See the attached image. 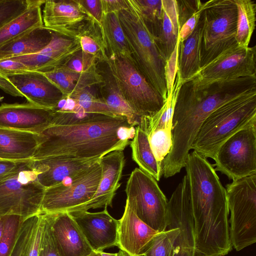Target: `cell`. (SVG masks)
Listing matches in <instances>:
<instances>
[{
    "label": "cell",
    "instance_id": "1",
    "mask_svg": "<svg viewBox=\"0 0 256 256\" xmlns=\"http://www.w3.org/2000/svg\"><path fill=\"white\" fill-rule=\"evenodd\" d=\"M194 220V256H224L232 250L226 189L214 166L196 152L185 165Z\"/></svg>",
    "mask_w": 256,
    "mask_h": 256
},
{
    "label": "cell",
    "instance_id": "2",
    "mask_svg": "<svg viewBox=\"0 0 256 256\" xmlns=\"http://www.w3.org/2000/svg\"><path fill=\"white\" fill-rule=\"evenodd\" d=\"M135 132V126L124 116L88 114L76 124L51 125L38 134L39 144L32 160L100 158L123 150Z\"/></svg>",
    "mask_w": 256,
    "mask_h": 256
},
{
    "label": "cell",
    "instance_id": "3",
    "mask_svg": "<svg viewBox=\"0 0 256 256\" xmlns=\"http://www.w3.org/2000/svg\"><path fill=\"white\" fill-rule=\"evenodd\" d=\"M256 88V77L218 82L194 90L189 82L182 84L175 105L174 120L184 131L198 132L206 118L216 109Z\"/></svg>",
    "mask_w": 256,
    "mask_h": 256
},
{
    "label": "cell",
    "instance_id": "4",
    "mask_svg": "<svg viewBox=\"0 0 256 256\" xmlns=\"http://www.w3.org/2000/svg\"><path fill=\"white\" fill-rule=\"evenodd\" d=\"M127 2L128 8L118 12V18L132 60L165 101L167 98L164 74L166 60L134 0H127Z\"/></svg>",
    "mask_w": 256,
    "mask_h": 256
},
{
    "label": "cell",
    "instance_id": "5",
    "mask_svg": "<svg viewBox=\"0 0 256 256\" xmlns=\"http://www.w3.org/2000/svg\"><path fill=\"white\" fill-rule=\"evenodd\" d=\"M256 120V88L223 104L204 120L191 150L215 159L218 149L233 134Z\"/></svg>",
    "mask_w": 256,
    "mask_h": 256
},
{
    "label": "cell",
    "instance_id": "6",
    "mask_svg": "<svg viewBox=\"0 0 256 256\" xmlns=\"http://www.w3.org/2000/svg\"><path fill=\"white\" fill-rule=\"evenodd\" d=\"M232 246L239 251L256 242V174L226 186Z\"/></svg>",
    "mask_w": 256,
    "mask_h": 256
},
{
    "label": "cell",
    "instance_id": "7",
    "mask_svg": "<svg viewBox=\"0 0 256 256\" xmlns=\"http://www.w3.org/2000/svg\"><path fill=\"white\" fill-rule=\"evenodd\" d=\"M126 102L140 118L151 116L164 100L134 65L132 59L120 56H108L106 62Z\"/></svg>",
    "mask_w": 256,
    "mask_h": 256
},
{
    "label": "cell",
    "instance_id": "8",
    "mask_svg": "<svg viewBox=\"0 0 256 256\" xmlns=\"http://www.w3.org/2000/svg\"><path fill=\"white\" fill-rule=\"evenodd\" d=\"M202 16V66L236 43L237 8L234 0L206 1Z\"/></svg>",
    "mask_w": 256,
    "mask_h": 256
},
{
    "label": "cell",
    "instance_id": "9",
    "mask_svg": "<svg viewBox=\"0 0 256 256\" xmlns=\"http://www.w3.org/2000/svg\"><path fill=\"white\" fill-rule=\"evenodd\" d=\"M30 160L0 180V216L18 215L26 219L41 214L45 188L37 181Z\"/></svg>",
    "mask_w": 256,
    "mask_h": 256
},
{
    "label": "cell",
    "instance_id": "10",
    "mask_svg": "<svg viewBox=\"0 0 256 256\" xmlns=\"http://www.w3.org/2000/svg\"><path fill=\"white\" fill-rule=\"evenodd\" d=\"M125 192L126 200L141 220L158 232L166 230L168 201L154 178L136 168Z\"/></svg>",
    "mask_w": 256,
    "mask_h": 256
},
{
    "label": "cell",
    "instance_id": "11",
    "mask_svg": "<svg viewBox=\"0 0 256 256\" xmlns=\"http://www.w3.org/2000/svg\"><path fill=\"white\" fill-rule=\"evenodd\" d=\"M99 160L86 170L46 188L41 214L70 213L88 202L96 192L100 181L102 168Z\"/></svg>",
    "mask_w": 256,
    "mask_h": 256
},
{
    "label": "cell",
    "instance_id": "12",
    "mask_svg": "<svg viewBox=\"0 0 256 256\" xmlns=\"http://www.w3.org/2000/svg\"><path fill=\"white\" fill-rule=\"evenodd\" d=\"M242 77H256V46L244 48L236 43L202 66L189 82L198 90Z\"/></svg>",
    "mask_w": 256,
    "mask_h": 256
},
{
    "label": "cell",
    "instance_id": "13",
    "mask_svg": "<svg viewBox=\"0 0 256 256\" xmlns=\"http://www.w3.org/2000/svg\"><path fill=\"white\" fill-rule=\"evenodd\" d=\"M214 160L215 170L232 181L256 174V120L223 143Z\"/></svg>",
    "mask_w": 256,
    "mask_h": 256
},
{
    "label": "cell",
    "instance_id": "14",
    "mask_svg": "<svg viewBox=\"0 0 256 256\" xmlns=\"http://www.w3.org/2000/svg\"><path fill=\"white\" fill-rule=\"evenodd\" d=\"M0 88L11 96L24 97L29 103L52 110L66 99L42 73L35 71L0 74Z\"/></svg>",
    "mask_w": 256,
    "mask_h": 256
},
{
    "label": "cell",
    "instance_id": "15",
    "mask_svg": "<svg viewBox=\"0 0 256 256\" xmlns=\"http://www.w3.org/2000/svg\"><path fill=\"white\" fill-rule=\"evenodd\" d=\"M42 17L46 28L76 40L84 32L98 24L78 0H46Z\"/></svg>",
    "mask_w": 256,
    "mask_h": 256
},
{
    "label": "cell",
    "instance_id": "16",
    "mask_svg": "<svg viewBox=\"0 0 256 256\" xmlns=\"http://www.w3.org/2000/svg\"><path fill=\"white\" fill-rule=\"evenodd\" d=\"M178 229L174 246L194 248V220L190 202L188 181L186 175L179 183L168 202L166 228Z\"/></svg>",
    "mask_w": 256,
    "mask_h": 256
},
{
    "label": "cell",
    "instance_id": "17",
    "mask_svg": "<svg viewBox=\"0 0 256 256\" xmlns=\"http://www.w3.org/2000/svg\"><path fill=\"white\" fill-rule=\"evenodd\" d=\"M94 251L101 252L116 246L118 220L108 213L107 208L98 212L70 213Z\"/></svg>",
    "mask_w": 256,
    "mask_h": 256
},
{
    "label": "cell",
    "instance_id": "18",
    "mask_svg": "<svg viewBox=\"0 0 256 256\" xmlns=\"http://www.w3.org/2000/svg\"><path fill=\"white\" fill-rule=\"evenodd\" d=\"M52 110L29 102L0 106V128L40 134L52 125Z\"/></svg>",
    "mask_w": 256,
    "mask_h": 256
},
{
    "label": "cell",
    "instance_id": "19",
    "mask_svg": "<svg viewBox=\"0 0 256 256\" xmlns=\"http://www.w3.org/2000/svg\"><path fill=\"white\" fill-rule=\"evenodd\" d=\"M99 162L102 174L96 192L88 202L72 212L112 206L113 198L121 184L120 182L125 164L123 150L111 152L102 157Z\"/></svg>",
    "mask_w": 256,
    "mask_h": 256
},
{
    "label": "cell",
    "instance_id": "20",
    "mask_svg": "<svg viewBox=\"0 0 256 256\" xmlns=\"http://www.w3.org/2000/svg\"><path fill=\"white\" fill-rule=\"evenodd\" d=\"M81 50L78 40L53 32L50 43L37 53L9 59L22 62L30 71L45 72L64 65Z\"/></svg>",
    "mask_w": 256,
    "mask_h": 256
},
{
    "label": "cell",
    "instance_id": "21",
    "mask_svg": "<svg viewBox=\"0 0 256 256\" xmlns=\"http://www.w3.org/2000/svg\"><path fill=\"white\" fill-rule=\"evenodd\" d=\"M158 232L137 216L126 200L123 215L118 220L117 246L120 250L130 256L143 254Z\"/></svg>",
    "mask_w": 256,
    "mask_h": 256
},
{
    "label": "cell",
    "instance_id": "22",
    "mask_svg": "<svg viewBox=\"0 0 256 256\" xmlns=\"http://www.w3.org/2000/svg\"><path fill=\"white\" fill-rule=\"evenodd\" d=\"M100 158H48L30 161L38 182L45 189L56 186L90 168Z\"/></svg>",
    "mask_w": 256,
    "mask_h": 256
},
{
    "label": "cell",
    "instance_id": "23",
    "mask_svg": "<svg viewBox=\"0 0 256 256\" xmlns=\"http://www.w3.org/2000/svg\"><path fill=\"white\" fill-rule=\"evenodd\" d=\"M46 214L62 256H86L94 251L70 213Z\"/></svg>",
    "mask_w": 256,
    "mask_h": 256
},
{
    "label": "cell",
    "instance_id": "24",
    "mask_svg": "<svg viewBox=\"0 0 256 256\" xmlns=\"http://www.w3.org/2000/svg\"><path fill=\"white\" fill-rule=\"evenodd\" d=\"M39 134L0 128V159L32 160L39 144Z\"/></svg>",
    "mask_w": 256,
    "mask_h": 256
},
{
    "label": "cell",
    "instance_id": "25",
    "mask_svg": "<svg viewBox=\"0 0 256 256\" xmlns=\"http://www.w3.org/2000/svg\"><path fill=\"white\" fill-rule=\"evenodd\" d=\"M42 73L62 92L66 99L78 90L98 86L104 82L98 66L79 72L62 66Z\"/></svg>",
    "mask_w": 256,
    "mask_h": 256
},
{
    "label": "cell",
    "instance_id": "26",
    "mask_svg": "<svg viewBox=\"0 0 256 256\" xmlns=\"http://www.w3.org/2000/svg\"><path fill=\"white\" fill-rule=\"evenodd\" d=\"M202 33L203 18L202 14L192 34L184 41L179 42L177 73L180 76L182 84L190 81L202 67Z\"/></svg>",
    "mask_w": 256,
    "mask_h": 256
},
{
    "label": "cell",
    "instance_id": "27",
    "mask_svg": "<svg viewBox=\"0 0 256 256\" xmlns=\"http://www.w3.org/2000/svg\"><path fill=\"white\" fill-rule=\"evenodd\" d=\"M53 32L44 26L32 29L0 48V60L37 53L52 40Z\"/></svg>",
    "mask_w": 256,
    "mask_h": 256
},
{
    "label": "cell",
    "instance_id": "28",
    "mask_svg": "<svg viewBox=\"0 0 256 256\" xmlns=\"http://www.w3.org/2000/svg\"><path fill=\"white\" fill-rule=\"evenodd\" d=\"M180 30L176 0H162V18L156 44L167 60L178 40Z\"/></svg>",
    "mask_w": 256,
    "mask_h": 256
},
{
    "label": "cell",
    "instance_id": "29",
    "mask_svg": "<svg viewBox=\"0 0 256 256\" xmlns=\"http://www.w3.org/2000/svg\"><path fill=\"white\" fill-rule=\"evenodd\" d=\"M45 1L32 0L26 10L0 29V48L32 28L44 26L41 6Z\"/></svg>",
    "mask_w": 256,
    "mask_h": 256
},
{
    "label": "cell",
    "instance_id": "30",
    "mask_svg": "<svg viewBox=\"0 0 256 256\" xmlns=\"http://www.w3.org/2000/svg\"><path fill=\"white\" fill-rule=\"evenodd\" d=\"M106 64L104 68H98L104 78V82L97 86L99 96L116 116L126 117L134 126L138 125L140 118L124 100L106 63Z\"/></svg>",
    "mask_w": 256,
    "mask_h": 256
},
{
    "label": "cell",
    "instance_id": "31",
    "mask_svg": "<svg viewBox=\"0 0 256 256\" xmlns=\"http://www.w3.org/2000/svg\"><path fill=\"white\" fill-rule=\"evenodd\" d=\"M94 87L84 88L72 93L64 100L65 104L62 106H58L56 109L75 112L117 116L92 89Z\"/></svg>",
    "mask_w": 256,
    "mask_h": 256
},
{
    "label": "cell",
    "instance_id": "32",
    "mask_svg": "<svg viewBox=\"0 0 256 256\" xmlns=\"http://www.w3.org/2000/svg\"><path fill=\"white\" fill-rule=\"evenodd\" d=\"M135 128V134L130 143L132 158L139 168L159 181L162 174V166L158 163L154 156L146 132L139 125Z\"/></svg>",
    "mask_w": 256,
    "mask_h": 256
},
{
    "label": "cell",
    "instance_id": "33",
    "mask_svg": "<svg viewBox=\"0 0 256 256\" xmlns=\"http://www.w3.org/2000/svg\"><path fill=\"white\" fill-rule=\"evenodd\" d=\"M100 28L108 56L116 55L132 59L118 13L103 16Z\"/></svg>",
    "mask_w": 256,
    "mask_h": 256
},
{
    "label": "cell",
    "instance_id": "34",
    "mask_svg": "<svg viewBox=\"0 0 256 256\" xmlns=\"http://www.w3.org/2000/svg\"><path fill=\"white\" fill-rule=\"evenodd\" d=\"M182 85L180 76L176 74L172 92L164 102L161 108L151 116H142L140 118L138 125L146 133L163 128L172 130L175 105Z\"/></svg>",
    "mask_w": 256,
    "mask_h": 256
},
{
    "label": "cell",
    "instance_id": "35",
    "mask_svg": "<svg viewBox=\"0 0 256 256\" xmlns=\"http://www.w3.org/2000/svg\"><path fill=\"white\" fill-rule=\"evenodd\" d=\"M234 0L237 8L236 42L247 48L255 28L256 4L252 0Z\"/></svg>",
    "mask_w": 256,
    "mask_h": 256
},
{
    "label": "cell",
    "instance_id": "36",
    "mask_svg": "<svg viewBox=\"0 0 256 256\" xmlns=\"http://www.w3.org/2000/svg\"><path fill=\"white\" fill-rule=\"evenodd\" d=\"M82 50L94 56L98 63L108 59L106 48L102 36L100 26L96 24L78 38Z\"/></svg>",
    "mask_w": 256,
    "mask_h": 256
},
{
    "label": "cell",
    "instance_id": "37",
    "mask_svg": "<svg viewBox=\"0 0 256 256\" xmlns=\"http://www.w3.org/2000/svg\"><path fill=\"white\" fill-rule=\"evenodd\" d=\"M180 234L178 229L158 232L144 253V256H172L174 244Z\"/></svg>",
    "mask_w": 256,
    "mask_h": 256
},
{
    "label": "cell",
    "instance_id": "38",
    "mask_svg": "<svg viewBox=\"0 0 256 256\" xmlns=\"http://www.w3.org/2000/svg\"><path fill=\"white\" fill-rule=\"evenodd\" d=\"M4 216V227L0 240V256H10L25 219L18 215Z\"/></svg>",
    "mask_w": 256,
    "mask_h": 256
},
{
    "label": "cell",
    "instance_id": "39",
    "mask_svg": "<svg viewBox=\"0 0 256 256\" xmlns=\"http://www.w3.org/2000/svg\"><path fill=\"white\" fill-rule=\"evenodd\" d=\"M146 134L154 156L158 163L162 166L163 160L172 146V130L158 129Z\"/></svg>",
    "mask_w": 256,
    "mask_h": 256
},
{
    "label": "cell",
    "instance_id": "40",
    "mask_svg": "<svg viewBox=\"0 0 256 256\" xmlns=\"http://www.w3.org/2000/svg\"><path fill=\"white\" fill-rule=\"evenodd\" d=\"M151 32L156 38L162 18V0H134Z\"/></svg>",
    "mask_w": 256,
    "mask_h": 256
},
{
    "label": "cell",
    "instance_id": "41",
    "mask_svg": "<svg viewBox=\"0 0 256 256\" xmlns=\"http://www.w3.org/2000/svg\"><path fill=\"white\" fill-rule=\"evenodd\" d=\"M40 214L30 216L24 220L20 231L18 240L10 256H26L31 236L39 220Z\"/></svg>",
    "mask_w": 256,
    "mask_h": 256
},
{
    "label": "cell",
    "instance_id": "42",
    "mask_svg": "<svg viewBox=\"0 0 256 256\" xmlns=\"http://www.w3.org/2000/svg\"><path fill=\"white\" fill-rule=\"evenodd\" d=\"M32 0H0V29L23 13Z\"/></svg>",
    "mask_w": 256,
    "mask_h": 256
},
{
    "label": "cell",
    "instance_id": "43",
    "mask_svg": "<svg viewBox=\"0 0 256 256\" xmlns=\"http://www.w3.org/2000/svg\"><path fill=\"white\" fill-rule=\"evenodd\" d=\"M42 215L44 222L38 256H62L53 236L48 216Z\"/></svg>",
    "mask_w": 256,
    "mask_h": 256
},
{
    "label": "cell",
    "instance_id": "44",
    "mask_svg": "<svg viewBox=\"0 0 256 256\" xmlns=\"http://www.w3.org/2000/svg\"><path fill=\"white\" fill-rule=\"evenodd\" d=\"M98 62L92 56L82 50L74 54L63 66L79 72L90 70L98 66Z\"/></svg>",
    "mask_w": 256,
    "mask_h": 256
},
{
    "label": "cell",
    "instance_id": "45",
    "mask_svg": "<svg viewBox=\"0 0 256 256\" xmlns=\"http://www.w3.org/2000/svg\"><path fill=\"white\" fill-rule=\"evenodd\" d=\"M179 41L168 59L164 67L165 79L167 88V97L170 94L178 72V60Z\"/></svg>",
    "mask_w": 256,
    "mask_h": 256
},
{
    "label": "cell",
    "instance_id": "46",
    "mask_svg": "<svg viewBox=\"0 0 256 256\" xmlns=\"http://www.w3.org/2000/svg\"><path fill=\"white\" fill-rule=\"evenodd\" d=\"M178 6V22L180 27L196 12L202 6L203 2L194 0H177Z\"/></svg>",
    "mask_w": 256,
    "mask_h": 256
},
{
    "label": "cell",
    "instance_id": "47",
    "mask_svg": "<svg viewBox=\"0 0 256 256\" xmlns=\"http://www.w3.org/2000/svg\"><path fill=\"white\" fill-rule=\"evenodd\" d=\"M206 2H203L200 8L180 27L178 40L182 42L186 40L193 32L204 8Z\"/></svg>",
    "mask_w": 256,
    "mask_h": 256
},
{
    "label": "cell",
    "instance_id": "48",
    "mask_svg": "<svg viewBox=\"0 0 256 256\" xmlns=\"http://www.w3.org/2000/svg\"><path fill=\"white\" fill-rule=\"evenodd\" d=\"M42 214H40L39 220L33 232L29 242L26 256H38L43 227Z\"/></svg>",
    "mask_w": 256,
    "mask_h": 256
},
{
    "label": "cell",
    "instance_id": "49",
    "mask_svg": "<svg viewBox=\"0 0 256 256\" xmlns=\"http://www.w3.org/2000/svg\"><path fill=\"white\" fill-rule=\"evenodd\" d=\"M78 2L94 21L100 26L103 17L100 0H78Z\"/></svg>",
    "mask_w": 256,
    "mask_h": 256
},
{
    "label": "cell",
    "instance_id": "50",
    "mask_svg": "<svg viewBox=\"0 0 256 256\" xmlns=\"http://www.w3.org/2000/svg\"><path fill=\"white\" fill-rule=\"evenodd\" d=\"M30 71L20 62L5 59L0 60V74H13Z\"/></svg>",
    "mask_w": 256,
    "mask_h": 256
},
{
    "label": "cell",
    "instance_id": "51",
    "mask_svg": "<svg viewBox=\"0 0 256 256\" xmlns=\"http://www.w3.org/2000/svg\"><path fill=\"white\" fill-rule=\"evenodd\" d=\"M28 160L15 161L0 159V180L18 171Z\"/></svg>",
    "mask_w": 256,
    "mask_h": 256
},
{
    "label": "cell",
    "instance_id": "52",
    "mask_svg": "<svg viewBox=\"0 0 256 256\" xmlns=\"http://www.w3.org/2000/svg\"><path fill=\"white\" fill-rule=\"evenodd\" d=\"M103 16L118 13L128 6L127 0H100Z\"/></svg>",
    "mask_w": 256,
    "mask_h": 256
},
{
    "label": "cell",
    "instance_id": "53",
    "mask_svg": "<svg viewBox=\"0 0 256 256\" xmlns=\"http://www.w3.org/2000/svg\"><path fill=\"white\" fill-rule=\"evenodd\" d=\"M4 222V216H0V240L2 238V233H3Z\"/></svg>",
    "mask_w": 256,
    "mask_h": 256
},
{
    "label": "cell",
    "instance_id": "54",
    "mask_svg": "<svg viewBox=\"0 0 256 256\" xmlns=\"http://www.w3.org/2000/svg\"><path fill=\"white\" fill-rule=\"evenodd\" d=\"M118 256H130L126 252L122 250H120L119 252H118Z\"/></svg>",
    "mask_w": 256,
    "mask_h": 256
},
{
    "label": "cell",
    "instance_id": "55",
    "mask_svg": "<svg viewBox=\"0 0 256 256\" xmlns=\"http://www.w3.org/2000/svg\"><path fill=\"white\" fill-rule=\"evenodd\" d=\"M94 251L90 254L86 256H94Z\"/></svg>",
    "mask_w": 256,
    "mask_h": 256
},
{
    "label": "cell",
    "instance_id": "56",
    "mask_svg": "<svg viewBox=\"0 0 256 256\" xmlns=\"http://www.w3.org/2000/svg\"><path fill=\"white\" fill-rule=\"evenodd\" d=\"M138 256H144V254H142V255Z\"/></svg>",
    "mask_w": 256,
    "mask_h": 256
}]
</instances>
